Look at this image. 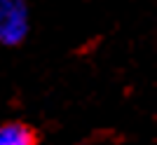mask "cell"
I'll return each mask as SVG.
<instances>
[{"instance_id":"2","label":"cell","mask_w":157,"mask_h":145,"mask_svg":"<svg viewBox=\"0 0 157 145\" xmlns=\"http://www.w3.org/2000/svg\"><path fill=\"white\" fill-rule=\"evenodd\" d=\"M38 136L24 122H5L0 124V145H35Z\"/></svg>"},{"instance_id":"1","label":"cell","mask_w":157,"mask_h":145,"mask_svg":"<svg viewBox=\"0 0 157 145\" xmlns=\"http://www.w3.org/2000/svg\"><path fill=\"white\" fill-rule=\"evenodd\" d=\"M28 31H31V12L26 0H0V45H21Z\"/></svg>"}]
</instances>
